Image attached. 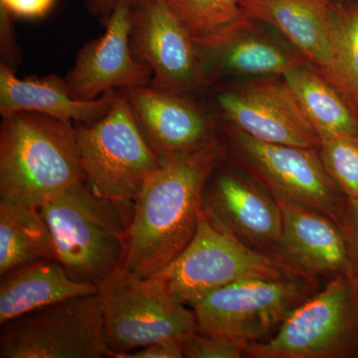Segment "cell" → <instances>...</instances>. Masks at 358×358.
Returning <instances> with one entry per match:
<instances>
[{
  "instance_id": "2e32d148",
  "label": "cell",
  "mask_w": 358,
  "mask_h": 358,
  "mask_svg": "<svg viewBox=\"0 0 358 358\" xmlns=\"http://www.w3.org/2000/svg\"><path fill=\"white\" fill-rule=\"evenodd\" d=\"M275 199L282 211L277 258L310 278L352 273L348 241L338 222L303 205Z\"/></svg>"
},
{
  "instance_id": "f546056e",
  "label": "cell",
  "mask_w": 358,
  "mask_h": 358,
  "mask_svg": "<svg viewBox=\"0 0 358 358\" xmlns=\"http://www.w3.org/2000/svg\"><path fill=\"white\" fill-rule=\"evenodd\" d=\"M11 17L8 13L4 9H1V52L2 62L4 64L13 67V63L15 61L16 50L14 48L13 23H11Z\"/></svg>"
},
{
  "instance_id": "4fadbf2b",
  "label": "cell",
  "mask_w": 358,
  "mask_h": 358,
  "mask_svg": "<svg viewBox=\"0 0 358 358\" xmlns=\"http://www.w3.org/2000/svg\"><path fill=\"white\" fill-rule=\"evenodd\" d=\"M131 0H119L106 20L105 33L84 45L64 79L74 98L95 100L115 89L152 83V69L131 50Z\"/></svg>"
},
{
  "instance_id": "52a82bcc",
  "label": "cell",
  "mask_w": 358,
  "mask_h": 358,
  "mask_svg": "<svg viewBox=\"0 0 358 358\" xmlns=\"http://www.w3.org/2000/svg\"><path fill=\"white\" fill-rule=\"evenodd\" d=\"M358 355V279L333 277L285 320L274 338L247 345L256 358H334Z\"/></svg>"
},
{
  "instance_id": "1f68e13d",
  "label": "cell",
  "mask_w": 358,
  "mask_h": 358,
  "mask_svg": "<svg viewBox=\"0 0 358 358\" xmlns=\"http://www.w3.org/2000/svg\"><path fill=\"white\" fill-rule=\"evenodd\" d=\"M334 1H339V2H352V1H358V0H334Z\"/></svg>"
},
{
  "instance_id": "83f0119b",
  "label": "cell",
  "mask_w": 358,
  "mask_h": 358,
  "mask_svg": "<svg viewBox=\"0 0 358 358\" xmlns=\"http://www.w3.org/2000/svg\"><path fill=\"white\" fill-rule=\"evenodd\" d=\"M55 0H0L1 9L11 16L32 18L43 17L50 10Z\"/></svg>"
},
{
  "instance_id": "f1b7e54d",
  "label": "cell",
  "mask_w": 358,
  "mask_h": 358,
  "mask_svg": "<svg viewBox=\"0 0 358 358\" xmlns=\"http://www.w3.org/2000/svg\"><path fill=\"white\" fill-rule=\"evenodd\" d=\"M181 343L178 341H162L138 348L122 358H182Z\"/></svg>"
},
{
  "instance_id": "ffe728a7",
  "label": "cell",
  "mask_w": 358,
  "mask_h": 358,
  "mask_svg": "<svg viewBox=\"0 0 358 358\" xmlns=\"http://www.w3.org/2000/svg\"><path fill=\"white\" fill-rule=\"evenodd\" d=\"M96 293V285L72 279L56 259L25 264L1 275L0 324L53 303Z\"/></svg>"
},
{
  "instance_id": "ba28073f",
  "label": "cell",
  "mask_w": 358,
  "mask_h": 358,
  "mask_svg": "<svg viewBox=\"0 0 358 358\" xmlns=\"http://www.w3.org/2000/svg\"><path fill=\"white\" fill-rule=\"evenodd\" d=\"M312 278L254 279L223 287L192 303L197 331L229 339L245 348L280 327L313 296Z\"/></svg>"
},
{
  "instance_id": "8fae6325",
  "label": "cell",
  "mask_w": 358,
  "mask_h": 358,
  "mask_svg": "<svg viewBox=\"0 0 358 358\" xmlns=\"http://www.w3.org/2000/svg\"><path fill=\"white\" fill-rule=\"evenodd\" d=\"M134 56L152 71L150 86L186 93L205 86L199 47L166 0H131Z\"/></svg>"
},
{
  "instance_id": "7402d4cb",
  "label": "cell",
  "mask_w": 358,
  "mask_h": 358,
  "mask_svg": "<svg viewBox=\"0 0 358 358\" xmlns=\"http://www.w3.org/2000/svg\"><path fill=\"white\" fill-rule=\"evenodd\" d=\"M44 259L56 258L53 238L41 212L0 200V275Z\"/></svg>"
},
{
  "instance_id": "8992f818",
  "label": "cell",
  "mask_w": 358,
  "mask_h": 358,
  "mask_svg": "<svg viewBox=\"0 0 358 358\" xmlns=\"http://www.w3.org/2000/svg\"><path fill=\"white\" fill-rule=\"evenodd\" d=\"M152 277L176 300L188 306L215 289L245 280L310 278L281 259L216 229L203 213L192 242Z\"/></svg>"
},
{
  "instance_id": "30bf717a",
  "label": "cell",
  "mask_w": 358,
  "mask_h": 358,
  "mask_svg": "<svg viewBox=\"0 0 358 358\" xmlns=\"http://www.w3.org/2000/svg\"><path fill=\"white\" fill-rule=\"evenodd\" d=\"M225 129L237 154L275 199L303 205L341 223L346 197L315 148L264 143L227 124Z\"/></svg>"
},
{
  "instance_id": "603a6c76",
  "label": "cell",
  "mask_w": 358,
  "mask_h": 358,
  "mask_svg": "<svg viewBox=\"0 0 358 358\" xmlns=\"http://www.w3.org/2000/svg\"><path fill=\"white\" fill-rule=\"evenodd\" d=\"M334 86L358 112V1L334 2L331 14Z\"/></svg>"
},
{
  "instance_id": "9c48e42d",
  "label": "cell",
  "mask_w": 358,
  "mask_h": 358,
  "mask_svg": "<svg viewBox=\"0 0 358 358\" xmlns=\"http://www.w3.org/2000/svg\"><path fill=\"white\" fill-rule=\"evenodd\" d=\"M109 357L98 294L38 308L1 324L0 358Z\"/></svg>"
},
{
  "instance_id": "7c38bea8",
  "label": "cell",
  "mask_w": 358,
  "mask_h": 358,
  "mask_svg": "<svg viewBox=\"0 0 358 358\" xmlns=\"http://www.w3.org/2000/svg\"><path fill=\"white\" fill-rule=\"evenodd\" d=\"M216 107L226 124L255 140L317 148L320 141L286 81L272 77L223 89Z\"/></svg>"
},
{
  "instance_id": "5b68a950",
  "label": "cell",
  "mask_w": 358,
  "mask_h": 358,
  "mask_svg": "<svg viewBox=\"0 0 358 358\" xmlns=\"http://www.w3.org/2000/svg\"><path fill=\"white\" fill-rule=\"evenodd\" d=\"M85 183L98 196L133 203L160 164L148 145L124 91L109 112L91 124H77Z\"/></svg>"
},
{
  "instance_id": "d4e9b609",
  "label": "cell",
  "mask_w": 358,
  "mask_h": 358,
  "mask_svg": "<svg viewBox=\"0 0 358 358\" xmlns=\"http://www.w3.org/2000/svg\"><path fill=\"white\" fill-rule=\"evenodd\" d=\"M320 148L327 173L346 199L358 201V134L326 138Z\"/></svg>"
},
{
  "instance_id": "4316f807",
  "label": "cell",
  "mask_w": 358,
  "mask_h": 358,
  "mask_svg": "<svg viewBox=\"0 0 358 358\" xmlns=\"http://www.w3.org/2000/svg\"><path fill=\"white\" fill-rule=\"evenodd\" d=\"M339 225L348 241L352 274L358 279V201L346 199L345 213Z\"/></svg>"
},
{
  "instance_id": "277c9868",
  "label": "cell",
  "mask_w": 358,
  "mask_h": 358,
  "mask_svg": "<svg viewBox=\"0 0 358 358\" xmlns=\"http://www.w3.org/2000/svg\"><path fill=\"white\" fill-rule=\"evenodd\" d=\"M109 357L122 358L162 341L182 343L197 331L193 310L155 277L117 268L98 285Z\"/></svg>"
},
{
  "instance_id": "7a4b0ae2",
  "label": "cell",
  "mask_w": 358,
  "mask_h": 358,
  "mask_svg": "<svg viewBox=\"0 0 358 358\" xmlns=\"http://www.w3.org/2000/svg\"><path fill=\"white\" fill-rule=\"evenodd\" d=\"M82 182L72 122L31 112L2 117L0 200L39 209Z\"/></svg>"
},
{
  "instance_id": "44dd1931",
  "label": "cell",
  "mask_w": 358,
  "mask_h": 358,
  "mask_svg": "<svg viewBox=\"0 0 358 358\" xmlns=\"http://www.w3.org/2000/svg\"><path fill=\"white\" fill-rule=\"evenodd\" d=\"M282 77L320 141L341 134H358L357 110L313 65L306 62L294 66Z\"/></svg>"
},
{
  "instance_id": "6da1fadb",
  "label": "cell",
  "mask_w": 358,
  "mask_h": 358,
  "mask_svg": "<svg viewBox=\"0 0 358 358\" xmlns=\"http://www.w3.org/2000/svg\"><path fill=\"white\" fill-rule=\"evenodd\" d=\"M224 155L215 138L195 152L160 159L134 200L122 267L152 277L187 247L199 228L205 185Z\"/></svg>"
},
{
  "instance_id": "9a60e30c",
  "label": "cell",
  "mask_w": 358,
  "mask_h": 358,
  "mask_svg": "<svg viewBox=\"0 0 358 358\" xmlns=\"http://www.w3.org/2000/svg\"><path fill=\"white\" fill-rule=\"evenodd\" d=\"M124 91L148 145L160 159L195 152L216 138L210 117L180 93L152 86Z\"/></svg>"
},
{
  "instance_id": "484cf974",
  "label": "cell",
  "mask_w": 358,
  "mask_h": 358,
  "mask_svg": "<svg viewBox=\"0 0 358 358\" xmlns=\"http://www.w3.org/2000/svg\"><path fill=\"white\" fill-rule=\"evenodd\" d=\"M183 355L188 358H239L245 346L229 339L193 334L181 343Z\"/></svg>"
},
{
  "instance_id": "d6986e66",
  "label": "cell",
  "mask_w": 358,
  "mask_h": 358,
  "mask_svg": "<svg viewBox=\"0 0 358 358\" xmlns=\"http://www.w3.org/2000/svg\"><path fill=\"white\" fill-rule=\"evenodd\" d=\"M117 93L105 94L95 100H79L71 95L64 79L55 75L20 79L13 68L0 65V115L38 113L66 122L91 124L100 120L114 105Z\"/></svg>"
},
{
  "instance_id": "3957f363",
  "label": "cell",
  "mask_w": 358,
  "mask_h": 358,
  "mask_svg": "<svg viewBox=\"0 0 358 358\" xmlns=\"http://www.w3.org/2000/svg\"><path fill=\"white\" fill-rule=\"evenodd\" d=\"M39 210L50 229L56 260L72 279L98 285L122 267L131 203L103 199L82 182Z\"/></svg>"
},
{
  "instance_id": "ac0fdd59",
  "label": "cell",
  "mask_w": 358,
  "mask_h": 358,
  "mask_svg": "<svg viewBox=\"0 0 358 358\" xmlns=\"http://www.w3.org/2000/svg\"><path fill=\"white\" fill-rule=\"evenodd\" d=\"M334 0H242L246 17L273 26L334 85L331 14Z\"/></svg>"
},
{
  "instance_id": "4dcf8cb0",
  "label": "cell",
  "mask_w": 358,
  "mask_h": 358,
  "mask_svg": "<svg viewBox=\"0 0 358 358\" xmlns=\"http://www.w3.org/2000/svg\"><path fill=\"white\" fill-rule=\"evenodd\" d=\"M119 0H89L88 8L92 13L109 15Z\"/></svg>"
},
{
  "instance_id": "e0dca14e",
  "label": "cell",
  "mask_w": 358,
  "mask_h": 358,
  "mask_svg": "<svg viewBox=\"0 0 358 358\" xmlns=\"http://www.w3.org/2000/svg\"><path fill=\"white\" fill-rule=\"evenodd\" d=\"M201 57L205 83L221 76L273 77L308 62L277 40L254 30L244 16L222 32L194 40Z\"/></svg>"
},
{
  "instance_id": "cb8c5ba5",
  "label": "cell",
  "mask_w": 358,
  "mask_h": 358,
  "mask_svg": "<svg viewBox=\"0 0 358 358\" xmlns=\"http://www.w3.org/2000/svg\"><path fill=\"white\" fill-rule=\"evenodd\" d=\"M194 40L214 36L244 17L242 0H166Z\"/></svg>"
},
{
  "instance_id": "5bb4252c",
  "label": "cell",
  "mask_w": 358,
  "mask_h": 358,
  "mask_svg": "<svg viewBox=\"0 0 358 358\" xmlns=\"http://www.w3.org/2000/svg\"><path fill=\"white\" fill-rule=\"evenodd\" d=\"M202 213L216 229L275 256L282 235L281 207L275 196L241 174L219 166L205 185Z\"/></svg>"
}]
</instances>
